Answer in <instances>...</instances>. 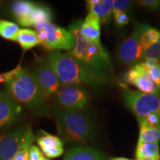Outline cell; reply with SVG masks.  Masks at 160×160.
<instances>
[{
	"label": "cell",
	"mask_w": 160,
	"mask_h": 160,
	"mask_svg": "<svg viewBox=\"0 0 160 160\" xmlns=\"http://www.w3.org/2000/svg\"><path fill=\"white\" fill-rule=\"evenodd\" d=\"M61 85H102L111 81V76L96 72L72 56L70 52L53 51L45 57Z\"/></svg>",
	"instance_id": "obj_1"
},
{
	"label": "cell",
	"mask_w": 160,
	"mask_h": 160,
	"mask_svg": "<svg viewBox=\"0 0 160 160\" xmlns=\"http://www.w3.org/2000/svg\"><path fill=\"white\" fill-rule=\"evenodd\" d=\"M63 142L74 146H85L94 139L95 124L82 111H75L55 105L51 109Z\"/></svg>",
	"instance_id": "obj_2"
},
{
	"label": "cell",
	"mask_w": 160,
	"mask_h": 160,
	"mask_svg": "<svg viewBox=\"0 0 160 160\" xmlns=\"http://www.w3.org/2000/svg\"><path fill=\"white\" fill-rule=\"evenodd\" d=\"M6 84L8 94L18 104H22L39 117L50 115L47 101L40 91L33 73L19 64Z\"/></svg>",
	"instance_id": "obj_3"
},
{
	"label": "cell",
	"mask_w": 160,
	"mask_h": 160,
	"mask_svg": "<svg viewBox=\"0 0 160 160\" xmlns=\"http://www.w3.org/2000/svg\"><path fill=\"white\" fill-rule=\"evenodd\" d=\"M82 20H77L69 26L68 31L75 37L76 43L70 53L89 68L102 74L108 75L112 71L111 61L108 52L101 44L85 39L80 32Z\"/></svg>",
	"instance_id": "obj_4"
},
{
	"label": "cell",
	"mask_w": 160,
	"mask_h": 160,
	"mask_svg": "<svg viewBox=\"0 0 160 160\" xmlns=\"http://www.w3.org/2000/svg\"><path fill=\"white\" fill-rule=\"evenodd\" d=\"M123 100L129 108L139 118H145L153 113H160V96L138 91L125 90Z\"/></svg>",
	"instance_id": "obj_5"
},
{
	"label": "cell",
	"mask_w": 160,
	"mask_h": 160,
	"mask_svg": "<svg viewBox=\"0 0 160 160\" xmlns=\"http://www.w3.org/2000/svg\"><path fill=\"white\" fill-rule=\"evenodd\" d=\"M45 31L46 39L42 46L48 51H59L61 50L71 51L74 47L76 40L73 35L64 28L51 22L39 24L34 28Z\"/></svg>",
	"instance_id": "obj_6"
},
{
	"label": "cell",
	"mask_w": 160,
	"mask_h": 160,
	"mask_svg": "<svg viewBox=\"0 0 160 160\" xmlns=\"http://www.w3.org/2000/svg\"><path fill=\"white\" fill-rule=\"evenodd\" d=\"M145 26L143 24H137L132 34L118 47L117 59L123 65L133 66L142 61L143 48L140 44V37Z\"/></svg>",
	"instance_id": "obj_7"
},
{
	"label": "cell",
	"mask_w": 160,
	"mask_h": 160,
	"mask_svg": "<svg viewBox=\"0 0 160 160\" xmlns=\"http://www.w3.org/2000/svg\"><path fill=\"white\" fill-rule=\"evenodd\" d=\"M55 96L58 106L64 108L82 111L90 103L88 91L77 85H61Z\"/></svg>",
	"instance_id": "obj_8"
},
{
	"label": "cell",
	"mask_w": 160,
	"mask_h": 160,
	"mask_svg": "<svg viewBox=\"0 0 160 160\" xmlns=\"http://www.w3.org/2000/svg\"><path fill=\"white\" fill-rule=\"evenodd\" d=\"M33 73L44 98L48 101L55 95L61 87L55 72L48 62L46 58H42L36 62Z\"/></svg>",
	"instance_id": "obj_9"
},
{
	"label": "cell",
	"mask_w": 160,
	"mask_h": 160,
	"mask_svg": "<svg viewBox=\"0 0 160 160\" xmlns=\"http://www.w3.org/2000/svg\"><path fill=\"white\" fill-rule=\"evenodd\" d=\"M123 79L125 82L134 85L140 92L160 96V86L152 80L142 62L131 66L124 75Z\"/></svg>",
	"instance_id": "obj_10"
},
{
	"label": "cell",
	"mask_w": 160,
	"mask_h": 160,
	"mask_svg": "<svg viewBox=\"0 0 160 160\" xmlns=\"http://www.w3.org/2000/svg\"><path fill=\"white\" fill-rule=\"evenodd\" d=\"M28 126H20L0 135V160L13 159L23 142Z\"/></svg>",
	"instance_id": "obj_11"
},
{
	"label": "cell",
	"mask_w": 160,
	"mask_h": 160,
	"mask_svg": "<svg viewBox=\"0 0 160 160\" xmlns=\"http://www.w3.org/2000/svg\"><path fill=\"white\" fill-rule=\"evenodd\" d=\"M22 106L8 93L0 92V131L13 125L21 115Z\"/></svg>",
	"instance_id": "obj_12"
},
{
	"label": "cell",
	"mask_w": 160,
	"mask_h": 160,
	"mask_svg": "<svg viewBox=\"0 0 160 160\" xmlns=\"http://www.w3.org/2000/svg\"><path fill=\"white\" fill-rule=\"evenodd\" d=\"M37 144L41 148L42 153L47 158H57L64 153L62 140L57 136L41 131V133L36 138Z\"/></svg>",
	"instance_id": "obj_13"
},
{
	"label": "cell",
	"mask_w": 160,
	"mask_h": 160,
	"mask_svg": "<svg viewBox=\"0 0 160 160\" xmlns=\"http://www.w3.org/2000/svg\"><path fill=\"white\" fill-rule=\"evenodd\" d=\"M64 160H108L101 151L88 146H73L66 151Z\"/></svg>",
	"instance_id": "obj_14"
},
{
	"label": "cell",
	"mask_w": 160,
	"mask_h": 160,
	"mask_svg": "<svg viewBox=\"0 0 160 160\" xmlns=\"http://www.w3.org/2000/svg\"><path fill=\"white\" fill-rule=\"evenodd\" d=\"M80 32L85 39L95 43L101 44V22L99 18L91 12H88L85 20L82 22Z\"/></svg>",
	"instance_id": "obj_15"
},
{
	"label": "cell",
	"mask_w": 160,
	"mask_h": 160,
	"mask_svg": "<svg viewBox=\"0 0 160 160\" xmlns=\"http://www.w3.org/2000/svg\"><path fill=\"white\" fill-rule=\"evenodd\" d=\"M113 0H90L87 1L89 12L97 17L102 24L111 19L113 14Z\"/></svg>",
	"instance_id": "obj_16"
},
{
	"label": "cell",
	"mask_w": 160,
	"mask_h": 160,
	"mask_svg": "<svg viewBox=\"0 0 160 160\" xmlns=\"http://www.w3.org/2000/svg\"><path fill=\"white\" fill-rule=\"evenodd\" d=\"M37 4L30 1H16L11 4L12 14L18 23L22 27H26L27 20Z\"/></svg>",
	"instance_id": "obj_17"
},
{
	"label": "cell",
	"mask_w": 160,
	"mask_h": 160,
	"mask_svg": "<svg viewBox=\"0 0 160 160\" xmlns=\"http://www.w3.org/2000/svg\"><path fill=\"white\" fill-rule=\"evenodd\" d=\"M53 15L50 8L37 4L27 20L26 27L35 28L39 24L51 22Z\"/></svg>",
	"instance_id": "obj_18"
},
{
	"label": "cell",
	"mask_w": 160,
	"mask_h": 160,
	"mask_svg": "<svg viewBox=\"0 0 160 160\" xmlns=\"http://www.w3.org/2000/svg\"><path fill=\"white\" fill-rule=\"evenodd\" d=\"M15 41L19 44L24 51H28L40 45L37 32L28 28L20 29Z\"/></svg>",
	"instance_id": "obj_19"
},
{
	"label": "cell",
	"mask_w": 160,
	"mask_h": 160,
	"mask_svg": "<svg viewBox=\"0 0 160 160\" xmlns=\"http://www.w3.org/2000/svg\"><path fill=\"white\" fill-rule=\"evenodd\" d=\"M136 157L137 159L150 158L160 160L159 143L138 142L136 150Z\"/></svg>",
	"instance_id": "obj_20"
},
{
	"label": "cell",
	"mask_w": 160,
	"mask_h": 160,
	"mask_svg": "<svg viewBox=\"0 0 160 160\" xmlns=\"http://www.w3.org/2000/svg\"><path fill=\"white\" fill-rule=\"evenodd\" d=\"M160 140V127H151L139 124L140 143H159Z\"/></svg>",
	"instance_id": "obj_21"
},
{
	"label": "cell",
	"mask_w": 160,
	"mask_h": 160,
	"mask_svg": "<svg viewBox=\"0 0 160 160\" xmlns=\"http://www.w3.org/2000/svg\"><path fill=\"white\" fill-rule=\"evenodd\" d=\"M34 140H36V137L33 134V131H32L31 128L28 126L27 131H26L23 142L12 160H28V154L29 148H31Z\"/></svg>",
	"instance_id": "obj_22"
},
{
	"label": "cell",
	"mask_w": 160,
	"mask_h": 160,
	"mask_svg": "<svg viewBox=\"0 0 160 160\" xmlns=\"http://www.w3.org/2000/svg\"><path fill=\"white\" fill-rule=\"evenodd\" d=\"M160 38V31L146 25L140 37V44L143 50L155 44Z\"/></svg>",
	"instance_id": "obj_23"
},
{
	"label": "cell",
	"mask_w": 160,
	"mask_h": 160,
	"mask_svg": "<svg viewBox=\"0 0 160 160\" xmlns=\"http://www.w3.org/2000/svg\"><path fill=\"white\" fill-rule=\"evenodd\" d=\"M19 28L13 22L0 19V37L11 41H15Z\"/></svg>",
	"instance_id": "obj_24"
},
{
	"label": "cell",
	"mask_w": 160,
	"mask_h": 160,
	"mask_svg": "<svg viewBox=\"0 0 160 160\" xmlns=\"http://www.w3.org/2000/svg\"><path fill=\"white\" fill-rule=\"evenodd\" d=\"M147 58H152L160 62V38L155 44L143 50L142 60Z\"/></svg>",
	"instance_id": "obj_25"
},
{
	"label": "cell",
	"mask_w": 160,
	"mask_h": 160,
	"mask_svg": "<svg viewBox=\"0 0 160 160\" xmlns=\"http://www.w3.org/2000/svg\"><path fill=\"white\" fill-rule=\"evenodd\" d=\"M139 124L151 126V127H160V113H153L145 118H139Z\"/></svg>",
	"instance_id": "obj_26"
},
{
	"label": "cell",
	"mask_w": 160,
	"mask_h": 160,
	"mask_svg": "<svg viewBox=\"0 0 160 160\" xmlns=\"http://www.w3.org/2000/svg\"><path fill=\"white\" fill-rule=\"evenodd\" d=\"M133 2L129 0H115L113 7V14L119 12H125L131 8Z\"/></svg>",
	"instance_id": "obj_27"
},
{
	"label": "cell",
	"mask_w": 160,
	"mask_h": 160,
	"mask_svg": "<svg viewBox=\"0 0 160 160\" xmlns=\"http://www.w3.org/2000/svg\"><path fill=\"white\" fill-rule=\"evenodd\" d=\"M28 160H50L48 158L45 157L41 150L37 146L33 145L31 146L29 148L28 154Z\"/></svg>",
	"instance_id": "obj_28"
},
{
	"label": "cell",
	"mask_w": 160,
	"mask_h": 160,
	"mask_svg": "<svg viewBox=\"0 0 160 160\" xmlns=\"http://www.w3.org/2000/svg\"><path fill=\"white\" fill-rule=\"evenodd\" d=\"M138 5L153 11L160 8V1L158 0H142L138 2Z\"/></svg>",
	"instance_id": "obj_29"
},
{
	"label": "cell",
	"mask_w": 160,
	"mask_h": 160,
	"mask_svg": "<svg viewBox=\"0 0 160 160\" xmlns=\"http://www.w3.org/2000/svg\"><path fill=\"white\" fill-rule=\"evenodd\" d=\"M113 15L115 22L118 26L121 27V26H124L128 24L130 21L129 17L125 12H119V13H117Z\"/></svg>",
	"instance_id": "obj_30"
},
{
	"label": "cell",
	"mask_w": 160,
	"mask_h": 160,
	"mask_svg": "<svg viewBox=\"0 0 160 160\" xmlns=\"http://www.w3.org/2000/svg\"><path fill=\"white\" fill-rule=\"evenodd\" d=\"M150 77L157 85L160 86V65H158L153 68L148 70Z\"/></svg>",
	"instance_id": "obj_31"
},
{
	"label": "cell",
	"mask_w": 160,
	"mask_h": 160,
	"mask_svg": "<svg viewBox=\"0 0 160 160\" xmlns=\"http://www.w3.org/2000/svg\"><path fill=\"white\" fill-rule=\"evenodd\" d=\"M13 69L11 71L6 72V73H0V83L7 82L11 79L12 75H13Z\"/></svg>",
	"instance_id": "obj_32"
},
{
	"label": "cell",
	"mask_w": 160,
	"mask_h": 160,
	"mask_svg": "<svg viewBox=\"0 0 160 160\" xmlns=\"http://www.w3.org/2000/svg\"><path fill=\"white\" fill-rule=\"evenodd\" d=\"M108 160H132V159H127V158H124V157H111L109 158Z\"/></svg>",
	"instance_id": "obj_33"
},
{
	"label": "cell",
	"mask_w": 160,
	"mask_h": 160,
	"mask_svg": "<svg viewBox=\"0 0 160 160\" xmlns=\"http://www.w3.org/2000/svg\"><path fill=\"white\" fill-rule=\"evenodd\" d=\"M137 160H157V159H150V158H143V159H139Z\"/></svg>",
	"instance_id": "obj_34"
}]
</instances>
